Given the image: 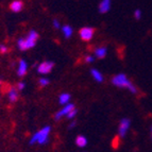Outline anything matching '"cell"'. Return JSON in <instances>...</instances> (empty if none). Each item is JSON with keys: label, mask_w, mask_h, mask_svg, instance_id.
<instances>
[{"label": "cell", "mask_w": 152, "mask_h": 152, "mask_svg": "<svg viewBox=\"0 0 152 152\" xmlns=\"http://www.w3.org/2000/svg\"><path fill=\"white\" fill-rule=\"evenodd\" d=\"M38 37H39V35L35 30L29 31L26 37H20L17 39V48L21 51L34 48L38 41Z\"/></svg>", "instance_id": "6da1fadb"}, {"label": "cell", "mask_w": 152, "mask_h": 152, "mask_svg": "<svg viewBox=\"0 0 152 152\" xmlns=\"http://www.w3.org/2000/svg\"><path fill=\"white\" fill-rule=\"evenodd\" d=\"M112 83L117 87H124V88L129 89L132 94H137L138 93V89L136 88V86L133 85V83L130 81L128 77L124 74L116 75L114 78L112 79Z\"/></svg>", "instance_id": "7a4b0ae2"}, {"label": "cell", "mask_w": 152, "mask_h": 152, "mask_svg": "<svg viewBox=\"0 0 152 152\" xmlns=\"http://www.w3.org/2000/svg\"><path fill=\"white\" fill-rule=\"evenodd\" d=\"M51 132V127L50 126H46L43 129H41L39 131H37L36 133L32 135V137L30 138V145L34 144H39V145H46L49 142V135Z\"/></svg>", "instance_id": "3957f363"}, {"label": "cell", "mask_w": 152, "mask_h": 152, "mask_svg": "<svg viewBox=\"0 0 152 152\" xmlns=\"http://www.w3.org/2000/svg\"><path fill=\"white\" fill-rule=\"evenodd\" d=\"M54 67V63L52 61H45L37 66V72L41 75L50 74Z\"/></svg>", "instance_id": "277c9868"}, {"label": "cell", "mask_w": 152, "mask_h": 152, "mask_svg": "<svg viewBox=\"0 0 152 152\" xmlns=\"http://www.w3.org/2000/svg\"><path fill=\"white\" fill-rule=\"evenodd\" d=\"M94 33H95L94 28H91V27H83L81 30L79 31V35H80L82 41L88 42L93 38Z\"/></svg>", "instance_id": "5b68a950"}, {"label": "cell", "mask_w": 152, "mask_h": 152, "mask_svg": "<svg viewBox=\"0 0 152 152\" xmlns=\"http://www.w3.org/2000/svg\"><path fill=\"white\" fill-rule=\"evenodd\" d=\"M130 126H131V120L129 118H122L120 120L119 127H118V134H119L120 137L126 136V134L130 129Z\"/></svg>", "instance_id": "8992f818"}, {"label": "cell", "mask_w": 152, "mask_h": 152, "mask_svg": "<svg viewBox=\"0 0 152 152\" xmlns=\"http://www.w3.org/2000/svg\"><path fill=\"white\" fill-rule=\"evenodd\" d=\"M75 109V104L74 103H67L61 111H58L56 115H54V119L56 120H60L62 117L64 116H67L69 114V112L72 111Z\"/></svg>", "instance_id": "52a82bcc"}, {"label": "cell", "mask_w": 152, "mask_h": 152, "mask_svg": "<svg viewBox=\"0 0 152 152\" xmlns=\"http://www.w3.org/2000/svg\"><path fill=\"white\" fill-rule=\"evenodd\" d=\"M112 7V0H101L99 2L98 11L100 14H105L111 10Z\"/></svg>", "instance_id": "ba28073f"}, {"label": "cell", "mask_w": 152, "mask_h": 152, "mask_svg": "<svg viewBox=\"0 0 152 152\" xmlns=\"http://www.w3.org/2000/svg\"><path fill=\"white\" fill-rule=\"evenodd\" d=\"M27 71H28V63H27L26 60L21 58L17 66V71H16V72H17V76L21 78V77H23L27 74Z\"/></svg>", "instance_id": "9c48e42d"}, {"label": "cell", "mask_w": 152, "mask_h": 152, "mask_svg": "<svg viewBox=\"0 0 152 152\" xmlns=\"http://www.w3.org/2000/svg\"><path fill=\"white\" fill-rule=\"evenodd\" d=\"M10 9H11V11L14 12V13L21 12L23 9V2L21 1V0H14V1L11 2Z\"/></svg>", "instance_id": "30bf717a"}, {"label": "cell", "mask_w": 152, "mask_h": 152, "mask_svg": "<svg viewBox=\"0 0 152 152\" xmlns=\"http://www.w3.org/2000/svg\"><path fill=\"white\" fill-rule=\"evenodd\" d=\"M17 91H18L17 88L12 87V88L8 91V98H9V100H10V102H12V103H14V102H16L18 100L19 95H18Z\"/></svg>", "instance_id": "8fae6325"}, {"label": "cell", "mask_w": 152, "mask_h": 152, "mask_svg": "<svg viewBox=\"0 0 152 152\" xmlns=\"http://www.w3.org/2000/svg\"><path fill=\"white\" fill-rule=\"evenodd\" d=\"M91 77L94 78L95 81L99 82V83H101V82H103V76H102V74L98 70V69H96V68H91Z\"/></svg>", "instance_id": "7c38bea8"}, {"label": "cell", "mask_w": 152, "mask_h": 152, "mask_svg": "<svg viewBox=\"0 0 152 152\" xmlns=\"http://www.w3.org/2000/svg\"><path fill=\"white\" fill-rule=\"evenodd\" d=\"M107 53V47H99V48L95 49V56L98 58H104Z\"/></svg>", "instance_id": "4fadbf2b"}, {"label": "cell", "mask_w": 152, "mask_h": 152, "mask_svg": "<svg viewBox=\"0 0 152 152\" xmlns=\"http://www.w3.org/2000/svg\"><path fill=\"white\" fill-rule=\"evenodd\" d=\"M62 32H63L64 36H65L66 38H69L71 37V35H72V33H74V29H72V27L69 25H65L62 27Z\"/></svg>", "instance_id": "5bb4252c"}, {"label": "cell", "mask_w": 152, "mask_h": 152, "mask_svg": "<svg viewBox=\"0 0 152 152\" xmlns=\"http://www.w3.org/2000/svg\"><path fill=\"white\" fill-rule=\"evenodd\" d=\"M76 145L80 148L85 147L87 145V138L85 136H83V135H79L76 138Z\"/></svg>", "instance_id": "9a60e30c"}, {"label": "cell", "mask_w": 152, "mask_h": 152, "mask_svg": "<svg viewBox=\"0 0 152 152\" xmlns=\"http://www.w3.org/2000/svg\"><path fill=\"white\" fill-rule=\"evenodd\" d=\"M69 100H70V95L67 94V93H64V94L60 95V97H58V102H60V104L69 103Z\"/></svg>", "instance_id": "2e32d148"}, {"label": "cell", "mask_w": 152, "mask_h": 152, "mask_svg": "<svg viewBox=\"0 0 152 152\" xmlns=\"http://www.w3.org/2000/svg\"><path fill=\"white\" fill-rule=\"evenodd\" d=\"M38 83H39L41 86H47V85L50 83V80L47 78H41L39 79V81H38Z\"/></svg>", "instance_id": "e0dca14e"}, {"label": "cell", "mask_w": 152, "mask_h": 152, "mask_svg": "<svg viewBox=\"0 0 152 152\" xmlns=\"http://www.w3.org/2000/svg\"><path fill=\"white\" fill-rule=\"evenodd\" d=\"M77 113H78V111H77V110H76V107H75V109L72 110V111H70V112H69V114L67 115V116H66V117H67V118H68V119H74V118H75V116H76V115H77Z\"/></svg>", "instance_id": "ac0fdd59"}, {"label": "cell", "mask_w": 152, "mask_h": 152, "mask_svg": "<svg viewBox=\"0 0 152 152\" xmlns=\"http://www.w3.org/2000/svg\"><path fill=\"white\" fill-rule=\"evenodd\" d=\"M134 18L137 19V20L142 18V11H140V9H136V10L134 11Z\"/></svg>", "instance_id": "d6986e66"}, {"label": "cell", "mask_w": 152, "mask_h": 152, "mask_svg": "<svg viewBox=\"0 0 152 152\" xmlns=\"http://www.w3.org/2000/svg\"><path fill=\"white\" fill-rule=\"evenodd\" d=\"M52 26H53V28L60 29L61 28V23H60L58 19H53V20H52Z\"/></svg>", "instance_id": "ffe728a7"}, {"label": "cell", "mask_w": 152, "mask_h": 152, "mask_svg": "<svg viewBox=\"0 0 152 152\" xmlns=\"http://www.w3.org/2000/svg\"><path fill=\"white\" fill-rule=\"evenodd\" d=\"M8 47H7V46L5 45H3V44H0V52H1V53H7V52H8Z\"/></svg>", "instance_id": "44dd1931"}, {"label": "cell", "mask_w": 152, "mask_h": 152, "mask_svg": "<svg viewBox=\"0 0 152 152\" xmlns=\"http://www.w3.org/2000/svg\"><path fill=\"white\" fill-rule=\"evenodd\" d=\"M25 87H26V83H23V82H18L17 83V89L18 91H23Z\"/></svg>", "instance_id": "7402d4cb"}, {"label": "cell", "mask_w": 152, "mask_h": 152, "mask_svg": "<svg viewBox=\"0 0 152 152\" xmlns=\"http://www.w3.org/2000/svg\"><path fill=\"white\" fill-rule=\"evenodd\" d=\"M85 61H86L87 63H93V62L95 61V58L91 56H87L86 58H85Z\"/></svg>", "instance_id": "603a6c76"}, {"label": "cell", "mask_w": 152, "mask_h": 152, "mask_svg": "<svg viewBox=\"0 0 152 152\" xmlns=\"http://www.w3.org/2000/svg\"><path fill=\"white\" fill-rule=\"evenodd\" d=\"M77 126V122L76 121H72L70 124H69V127H68V129H74L75 127Z\"/></svg>", "instance_id": "cb8c5ba5"}, {"label": "cell", "mask_w": 152, "mask_h": 152, "mask_svg": "<svg viewBox=\"0 0 152 152\" xmlns=\"http://www.w3.org/2000/svg\"><path fill=\"white\" fill-rule=\"evenodd\" d=\"M150 133H151V140H152V126H151V128H150Z\"/></svg>", "instance_id": "d4e9b609"}]
</instances>
